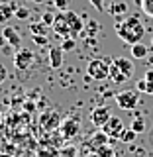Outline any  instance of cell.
Wrapping results in <instances>:
<instances>
[{
  "label": "cell",
  "instance_id": "24",
  "mask_svg": "<svg viewBox=\"0 0 153 157\" xmlns=\"http://www.w3.org/2000/svg\"><path fill=\"white\" fill-rule=\"evenodd\" d=\"M137 2L141 4V10H143L147 16L153 18V0H137Z\"/></svg>",
  "mask_w": 153,
  "mask_h": 157
},
{
  "label": "cell",
  "instance_id": "9",
  "mask_svg": "<svg viewBox=\"0 0 153 157\" xmlns=\"http://www.w3.org/2000/svg\"><path fill=\"white\" fill-rule=\"evenodd\" d=\"M110 108L108 106H96V108H92L90 110V122L94 126H98V128H102L106 124L108 120H110Z\"/></svg>",
  "mask_w": 153,
  "mask_h": 157
},
{
  "label": "cell",
  "instance_id": "2",
  "mask_svg": "<svg viewBox=\"0 0 153 157\" xmlns=\"http://www.w3.org/2000/svg\"><path fill=\"white\" fill-rule=\"evenodd\" d=\"M132 75H134V63H132V59L128 57H116L114 61H112L110 65V81L116 82V85H120V82H126L130 81Z\"/></svg>",
  "mask_w": 153,
  "mask_h": 157
},
{
  "label": "cell",
  "instance_id": "21",
  "mask_svg": "<svg viewBox=\"0 0 153 157\" xmlns=\"http://www.w3.org/2000/svg\"><path fill=\"white\" fill-rule=\"evenodd\" d=\"M94 155H96V157H116L114 149H112V147H108V145H102L100 149H96Z\"/></svg>",
  "mask_w": 153,
  "mask_h": 157
},
{
  "label": "cell",
  "instance_id": "7",
  "mask_svg": "<svg viewBox=\"0 0 153 157\" xmlns=\"http://www.w3.org/2000/svg\"><path fill=\"white\" fill-rule=\"evenodd\" d=\"M51 29L57 33V36H61L63 39L71 37V28H69V20H67V12H59L55 14V22H53Z\"/></svg>",
  "mask_w": 153,
  "mask_h": 157
},
{
  "label": "cell",
  "instance_id": "25",
  "mask_svg": "<svg viewBox=\"0 0 153 157\" xmlns=\"http://www.w3.org/2000/svg\"><path fill=\"white\" fill-rule=\"evenodd\" d=\"M90 2V6L96 10V12H104L106 6H104V0H88Z\"/></svg>",
  "mask_w": 153,
  "mask_h": 157
},
{
  "label": "cell",
  "instance_id": "22",
  "mask_svg": "<svg viewBox=\"0 0 153 157\" xmlns=\"http://www.w3.org/2000/svg\"><path fill=\"white\" fill-rule=\"evenodd\" d=\"M130 128L136 132V134H141V132H145V120H143V118H136V120L132 122Z\"/></svg>",
  "mask_w": 153,
  "mask_h": 157
},
{
  "label": "cell",
  "instance_id": "18",
  "mask_svg": "<svg viewBox=\"0 0 153 157\" xmlns=\"http://www.w3.org/2000/svg\"><path fill=\"white\" fill-rule=\"evenodd\" d=\"M147 51H149V47L143 45V43H136V45H132V57H134V59H145Z\"/></svg>",
  "mask_w": 153,
  "mask_h": 157
},
{
  "label": "cell",
  "instance_id": "23",
  "mask_svg": "<svg viewBox=\"0 0 153 157\" xmlns=\"http://www.w3.org/2000/svg\"><path fill=\"white\" fill-rule=\"evenodd\" d=\"M75 47H77V41L73 37H67V39H63V43H61V49L65 53H69V51H75Z\"/></svg>",
  "mask_w": 153,
  "mask_h": 157
},
{
  "label": "cell",
  "instance_id": "28",
  "mask_svg": "<svg viewBox=\"0 0 153 157\" xmlns=\"http://www.w3.org/2000/svg\"><path fill=\"white\" fill-rule=\"evenodd\" d=\"M136 90L145 94V90H147V81H145V78H140V81L136 82Z\"/></svg>",
  "mask_w": 153,
  "mask_h": 157
},
{
  "label": "cell",
  "instance_id": "27",
  "mask_svg": "<svg viewBox=\"0 0 153 157\" xmlns=\"http://www.w3.org/2000/svg\"><path fill=\"white\" fill-rule=\"evenodd\" d=\"M41 22H43V24H47V26H53V22H55V14L45 12V14H43V18H41Z\"/></svg>",
  "mask_w": 153,
  "mask_h": 157
},
{
  "label": "cell",
  "instance_id": "26",
  "mask_svg": "<svg viewBox=\"0 0 153 157\" xmlns=\"http://www.w3.org/2000/svg\"><path fill=\"white\" fill-rule=\"evenodd\" d=\"M16 18H20V20H28V18H29V10L24 8V6L16 8Z\"/></svg>",
  "mask_w": 153,
  "mask_h": 157
},
{
  "label": "cell",
  "instance_id": "8",
  "mask_svg": "<svg viewBox=\"0 0 153 157\" xmlns=\"http://www.w3.org/2000/svg\"><path fill=\"white\" fill-rule=\"evenodd\" d=\"M100 130L104 132L108 137H120V134L124 132V122H122L118 116H110V120H108Z\"/></svg>",
  "mask_w": 153,
  "mask_h": 157
},
{
  "label": "cell",
  "instance_id": "33",
  "mask_svg": "<svg viewBox=\"0 0 153 157\" xmlns=\"http://www.w3.org/2000/svg\"><path fill=\"white\" fill-rule=\"evenodd\" d=\"M36 2H43V0H36Z\"/></svg>",
  "mask_w": 153,
  "mask_h": 157
},
{
  "label": "cell",
  "instance_id": "32",
  "mask_svg": "<svg viewBox=\"0 0 153 157\" xmlns=\"http://www.w3.org/2000/svg\"><path fill=\"white\" fill-rule=\"evenodd\" d=\"M145 81H149V82H153V69H149V71H145Z\"/></svg>",
  "mask_w": 153,
  "mask_h": 157
},
{
  "label": "cell",
  "instance_id": "6",
  "mask_svg": "<svg viewBox=\"0 0 153 157\" xmlns=\"http://www.w3.org/2000/svg\"><path fill=\"white\" fill-rule=\"evenodd\" d=\"M33 51H29L26 47H20L16 51V55H14V65H16L20 71H28L29 67L33 65Z\"/></svg>",
  "mask_w": 153,
  "mask_h": 157
},
{
  "label": "cell",
  "instance_id": "15",
  "mask_svg": "<svg viewBox=\"0 0 153 157\" xmlns=\"http://www.w3.org/2000/svg\"><path fill=\"white\" fill-rule=\"evenodd\" d=\"M16 16V8L8 2H2L0 4V24H6L10 18Z\"/></svg>",
  "mask_w": 153,
  "mask_h": 157
},
{
  "label": "cell",
  "instance_id": "11",
  "mask_svg": "<svg viewBox=\"0 0 153 157\" xmlns=\"http://www.w3.org/2000/svg\"><path fill=\"white\" fill-rule=\"evenodd\" d=\"M63 59H65V51L61 49V45H51V49H49V65H51V69H61Z\"/></svg>",
  "mask_w": 153,
  "mask_h": 157
},
{
  "label": "cell",
  "instance_id": "17",
  "mask_svg": "<svg viewBox=\"0 0 153 157\" xmlns=\"http://www.w3.org/2000/svg\"><path fill=\"white\" fill-rule=\"evenodd\" d=\"M29 32H32V36H43V37H47L49 26H47V24H43V22H33L32 26H29Z\"/></svg>",
  "mask_w": 153,
  "mask_h": 157
},
{
  "label": "cell",
  "instance_id": "5",
  "mask_svg": "<svg viewBox=\"0 0 153 157\" xmlns=\"http://www.w3.org/2000/svg\"><path fill=\"white\" fill-rule=\"evenodd\" d=\"M116 104L122 110H134L137 106V90H120L116 92Z\"/></svg>",
  "mask_w": 153,
  "mask_h": 157
},
{
  "label": "cell",
  "instance_id": "20",
  "mask_svg": "<svg viewBox=\"0 0 153 157\" xmlns=\"http://www.w3.org/2000/svg\"><path fill=\"white\" fill-rule=\"evenodd\" d=\"M61 157H78V149H77V145H65V147H61Z\"/></svg>",
  "mask_w": 153,
  "mask_h": 157
},
{
  "label": "cell",
  "instance_id": "4",
  "mask_svg": "<svg viewBox=\"0 0 153 157\" xmlns=\"http://www.w3.org/2000/svg\"><path fill=\"white\" fill-rule=\"evenodd\" d=\"M61 136L65 140H75V137L81 134V118L78 116H69L61 122Z\"/></svg>",
  "mask_w": 153,
  "mask_h": 157
},
{
  "label": "cell",
  "instance_id": "1",
  "mask_svg": "<svg viewBox=\"0 0 153 157\" xmlns=\"http://www.w3.org/2000/svg\"><path fill=\"white\" fill-rule=\"evenodd\" d=\"M116 33L128 45L141 43V37L145 36V28L137 16H124L116 20Z\"/></svg>",
  "mask_w": 153,
  "mask_h": 157
},
{
  "label": "cell",
  "instance_id": "19",
  "mask_svg": "<svg viewBox=\"0 0 153 157\" xmlns=\"http://www.w3.org/2000/svg\"><path fill=\"white\" fill-rule=\"evenodd\" d=\"M136 136H137L136 132L132 130V128H128V130H124V132L120 134V137H118V140H120V141H124V144H132V141L136 140Z\"/></svg>",
  "mask_w": 153,
  "mask_h": 157
},
{
  "label": "cell",
  "instance_id": "16",
  "mask_svg": "<svg viewBox=\"0 0 153 157\" xmlns=\"http://www.w3.org/2000/svg\"><path fill=\"white\" fill-rule=\"evenodd\" d=\"M110 14H112L116 20H118V18H124L126 14H128V4L122 2V0H116V2H112V4H110Z\"/></svg>",
  "mask_w": 153,
  "mask_h": 157
},
{
  "label": "cell",
  "instance_id": "31",
  "mask_svg": "<svg viewBox=\"0 0 153 157\" xmlns=\"http://www.w3.org/2000/svg\"><path fill=\"white\" fill-rule=\"evenodd\" d=\"M32 37L37 45H47V37H43V36H32Z\"/></svg>",
  "mask_w": 153,
  "mask_h": 157
},
{
  "label": "cell",
  "instance_id": "10",
  "mask_svg": "<svg viewBox=\"0 0 153 157\" xmlns=\"http://www.w3.org/2000/svg\"><path fill=\"white\" fill-rule=\"evenodd\" d=\"M41 128L43 130H47V132H51V130H55V128H61V116H59V112L57 110H49L45 112V114L41 116Z\"/></svg>",
  "mask_w": 153,
  "mask_h": 157
},
{
  "label": "cell",
  "instance_id": "12",
  "mask_svg": "<svg viewBox=\"0 0 153 157\" xmlns=\"http://www.w3.org/2000/svg\"><path fill=\"white\" fill-rule=\"evenodd\" d=\"M67 20H69V28H71V37L81 36L82 33V20H81V16H77L75 12H69L67 10Z\"/></svg>",
  "mask_w": 153,
  "mask_h": 157
},
{
  "label": "cell",
  "instance_id": "14",
  "mask_svg": "<svg viewBox=\"0 0 153 157\" xmlns=\"http://www.w3.org/2000/svg\"><path fill=\"white\" fill-rule=\"evenodd\" d=\"M108 141H110V137H108L104 132L100 130V132H96V134L92 136L90 140H88V144H86V145H88V147H92V149L96 151V149H100L102 145H108Z\"/></svg>",
  "mask_w": 153,
  "mask_h": 157
},
{
  "label": "cell",
  "instance_id": "29",
  "mask_svg": "<svg viewBox=\"0 0 153 157\" xmlns=\"http://www.w3.org/2000/svg\"><path fill=\"white\" fill-rule=\"evenodd\" d=\"M55 6L61 10V12H67V6H69V0H55Z\"/></svg>",
  "mask_w": 153,
  "mask_h": 157
},
{
  "label": "cell",
  "instance_id": "3",
  "mask_svg": "<svg viewBox=\"0 0 153 157\" xmlns=\"http://www.w3.org/2000/svg\"><path fill=\"white\" fill-rule=\"evenodd\" d=\"M114 59L110 57H96V59H90L86 65V75L88 78L92 81H104V78L110 77V65Z\"/></svg>",
  "mask_w": 153,
  "mask_h": 157
},
{
  "label": "cell",
  "instance_id": "30",
  "mask_svg": "<svg viewBox=\"0 0 153 157\" xmlns=\"http://www.w3.org/2000/svg\"><path fill=\"white\" fill-rule=\"evenodd\" d=\"M8 78V71H6V67L2 65V63H0V85H2L4 81H6Z\"/></svg>",
  "mask_w": 153,
  "mask_h": 157
},
{
  "label": "cell",
  "instance_id": "13",
  "mask_svg": "<svg viewBox=\"0 0 153 157\" xmlns=\"http://www.w3.org/2000/svg\"><path fill=\"white\" fill-rule=\"evenodd\" d=\"M2 37L8 41L10 47H20L22 45V37H20V33L14 28H4L2 29Z\"/></svg>",
  "mask_w": 153,
  "mask_h": 157
}]
</instances>
